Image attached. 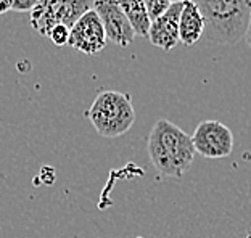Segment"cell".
<instances>
[{
  "mask_svg": "<svg viewBox=\"0 0 251 238\" xmlns=\"http://www.w3.org/2000/svg\"><path fill=\"white\" fill-rule=\"evenodd\" d=\"M147 151L156 172L163 177H182L190 169L195 148L192 139L168 119H158L147 140Z\"/></svg>",
  "mask_w": 251,
  "mask_h": 238,
  "instance_id": "cell-1",
  "label": "cell"
},
{
  "mask_svg": "<svg viewBox=\"0 0 251 238\" xmlns=\"http://www.w3.org/2000/svg\"><path fill=\"white\" fill-rule=\"evenodd\" d=\"M201 11L204 36L218 44H237L251 20V0H190Z\"/></svg>",
  "mask_w": 251,
  "mask_h": 238,
  "instance_id": "cell-2",
  "label": "cell"
},
{
  "mask_svg": "<svg viewBox=\"0 0 251 238\" xmlns=\"http://www.w3.org/2000/svg\"><path fill=\"white\" fill-rule=\"evenodd\" d=\"M97 134L105 139L121 137L135 122V111L127 94L105 90L97 95L85 113Z\"/></svg>",
  "mask_w": 251,
  "mask_h": 238,
  "instance_id": "cell-3",
  "label": "cell"
},
{
  "mask_svg": "<svg viewBox=\"0 0 251 238\" xmlns=\"http://www.w3.org/2000/svg\"><path fill=\"white\" fill-rule=\"evenodd\" d=\"M94 0H37L31 13V26L41 36L47 37L53 26H74L84 13L92 10Z\"/></svg>",
  "mask_w": 251,
  "mask_h": 238,
  "instance_id": "cell-4",
  "label": "cell"
},
{
  "mask_svg": "<svg viewBox=\"0 0 251 238\" xmlns=\"http://www.w3.org/2000/svg\"><path fill=\"white\" fill-rule=\"evenodd\" d=\"M190 139L195 153L208 160H222L230 156L233 151L232 130L216 119H206L200 122Z\"/></svg>",
  "mask_w": 251,
  "mask_h": 238,
  "instance_id": "cell-5",
  "label": "cell"
},
{
  "mask_svg": "<svg viewBox=\"0 0 251 238\" xmlns=\"http://www.w3.org/2000/svg\"><path fill=\"white\" fill-rule=\"evenodd\" d=\"M106 41L103 24L92 8L74 23V26L70 29L68 45L84 55L94 56L106 47Z\"/></svg>",
  "mask_w": 251,
  "mask_h": 238,
  "instance_id": "cell-6",
  "label": "cell"
},
{
  "mask_svg": "<svg viewBox=\"0 0 251 238\" xmlns=\"http://www.w3.org/2000/svg\"><path fill=\"white\" fill-rule=\"evenodd\" d=\"M92 8L103 24L106 39L118 47H129L135 34L130 23L123 13L118 0H94Z\"/></svg>",
  "mask_w": 251,
  "mask_h": 238,
  "instance_id": "cell-7",
  "label": "cell"
},
{
  "mask_svg": "<svg viewBox=\"0 0 251 238\" xmlns=\"http://www.w3.org/2000/svg\"><path fill=\"white\" fill-rule=\"evenodd\" d=\"M184 3H171V7L156 20H151L148 39L155 47L169 52L179 44V18Z\"/></svg>",
  "mask_w": 251,
  "mask_h": 238,
  "instance_id": "cell-8",
  "label": "cell"
},
{
  "mask_svg": "<svg viewBox=\"0 0 251 238\" xmlns=\"http://www.w3.org/2000/svg\"><path fill=\"white\" fill-rule=\"evenodd\" d=\"M204 29H206V24H204L201 11L190 0L184 2L179 18V41L187 47H192L201 39Z\"/></svg>",
  "mask_w": 251,
  "mask_h": 238,
  "instance_id": "cell-9",
  "label": "cell"
},
{
  "mask_svg": "<svg viewBox=\"0 0 251 238\" xmlns=\"http://www.w3.org/2000/svg\"><path fill=\"white\" fill-rule=\"evenodd\" d=\"M118 3L126 15V18L130 23V26H132L135 36L147 37L151 20L148 16L144 0H118Z\"/></svg>",
  "mask_w": 251,
  "mask_h": 238,
  "instance_id": "cell-10",
  "label": "cell"
},
{
  "mask_svg": "<svg viewBox=\"0 0 251 238\" xmlns=\"http://www.w3.org/2000/svg\"><path fill=\"white\" fill-rule=\"evenodd\" d=\"M47 37L56 45V47H65V45H68V41H70V27H66L63 24L53 26L52 29L49 31Z\"/></svg>",
  "mask_w": 251,
  "mask_h": 238,
  "instance_id": "cell-11",
  "label": "cell"
},
{
  "mask_svg": "<svg viewBox=\"0 0 251 238\" xmlns=\"http://www.w3.org/2000/svg\"><path fill=\"white\" fill-rule=\"evenodd\" d=\"M144 3L150 20H156L158 16H161L171 7L169 0H144Z\"/></svg>",
  "mask_w": 251,
  "mask_h": 238,
  "instance_id": "cell-12",
  "label": "cell"
},
{
  "mask_svg": "<svg viewBox=\"0 0 251 238\" xmlns=\"http://www.w3.org/2000/svg\"><path fill=\"white\" fill-rule=\"evenodd\" d=\"M37 0H11V10L18 11V13H25V11H31L36 5Z\"/></svg>",
  "mask_w": 251,
  "mask_h": 238,
  "instance_id": "cell-13",
  "label": "cell"
},
{
  "mask_svg": "<svg viewBox=\"0 0 251 238\" xmlns=\"http://www.w3.org/2000/svg\"><path fill=\"white\" fill-rule=\"evenodd\" d=\"M11 10V0H0V15H5Z\"/></svg>",
  "mask_w": 251,
  "mask_h": 238,
  "instance_id": "cell-14",
  "label": "cell"
},
{
  "mask_svg": "<svg viewBox=\"0 0 251 238\" xmlns=\"http://www.w3.org/2000/svg\"><path fill=\"white\" fill-rule=\"evenodd\" d=\"M247 238H251V224L247 227Z\"/></svg>",
  "mask_w": 251,
  "mask_h": 238,
  "instance_id": "cell-15",
  "label": "cell"
},
{
  "mask_svg": "<svg viewBox=\"0 0 251 238\" xmlns=\"http://www.w3.org/2000/svg\"><path fill=\"white\" fill-rule=\"evenodd\" d=\"M171 3H184V2H187V0H169Z\"/></svg>",
  "mask_w": 251,
  "mask_h": 238,
  "instance_id": "cell-16",
  "label": "cell"
}]
</instances>
